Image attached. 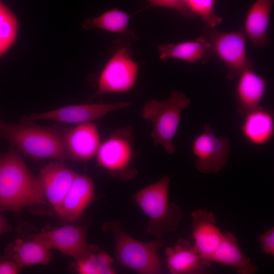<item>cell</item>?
Wrapping results in <instances>:
<instances>
[{
  "label": "cell",
  "mask_w": 274,
  "mask_h": 274,
  "mask_svg": "<svg viewBox=\"0 0 274 274\" xmlns=\"http://www.w3.org/2000/svg\"><path fill=\"white\" fill-rule=\"evenodd\" d=\"M191 218L193 245L202 257L211 262L212 256L222 239L223 232L217 225L214 214L205 209L192 211Z\"/></svg>",
  "instance_id": "obj_12"
},
{
  "label": "cell",
  "mask_w": 274,
  "mask_h": 274,
  "mask_svg": "<svg viewBox=\"0 0 274 274\" xmlns=\"http://www.w3.org/2000/svg\"><path fill=\"white\" fill-rule=\"evenodd\" d=\"M152 7H160L174 9L179 12L185 18L192 19L186 9L184 0H145Z\"/></svg>",
  "instance_id": "obj_27"
},
{
  "label": "cell",
  "mask_w": 274,
  "mask_h": 274,
  "mask_svg": "<svg viewBox=\"0 0 274 274\" xmlns=\"http://www.w3.org/2000/svg\"><path fill=\"white\" fill-rule=\"evenodd\" d=\"M13 227L9 223L6 218L0 213V235L11 232Z\"/></svg>",
  "instance_id": "obj_30"
},
{
  "label": "cell",
  "mask_w": 274,
  "mask_h": 274,
  "mask_svg": "<svg viewBox=\"0 0 274 274\" xmlns=\"http://www.w3.org/2000/svg\"><path fill=\"white\" fill-rule=\"evenodd\" d=\"M131 102L91 104L66 106L42 113H33L26 118L30 121L51 120L66 123L81 124L100 119L111 112L125 108Z\"/></svg>",
  "instance_id": "obj_10"
},
{
  "label": "cell",
  "mask_w": 274,
  "mask_h": 274,
  "mask_svg": "<svg viewBox=\"0 0 274 274\" xmlns=\"http://www.w3.org/2000/svg\"><path fill=\"white\" fill-rule=\"evenodd\" d=\"M191 150L195 157V166L204 174H214L226 164L230 155V141L226 136H217L209 124L193 140Z\"/></svg>",
  "instance_id": "obj_9"
},
{
  "label": "cell",
  "mask_w": 274,
  "mask_h": 274,
  "mask_svg": "<svg viewBox=\"0 0 274 274\" xmlns=\"http://www.w3.org/2000/svg\"><path fill=\"white\" fill-rule=\"evenodd\" d=\"M241 126V133L250 144L262 146L267 144L274 134L273 113L261 106L244 115Z\"/></svg>",
  "instance_id": "obj_21"
},
{
  "label": "cell",
  "mask_w": 274,
  "mask_h": 274,
  "mask_svg": "<svg viewBox=\"0 0 274 274\" xmlns=\"http://www.w3.org/2000/svg\"><path fill=\"white\" fill-rule=\"evenodd\" d=\"M64 141L70 158L81 161L95 156L101 143L97 126L92 122L66 129Z\"/></svg>",
  "instance_id": "obj_17"
},
{
  "label": "cell",
  "mask_w": 274,
  "mask_h": 274,
  "mask_svg": "<svg viewBox=\"0 0 274 274\" xmlns=\"http://www.w3.org/2000/svg\"><path fill=\"white\" fill-rule=\"evenodd\" d=\"M114 260L106 252L93 245L75 260V269L80 274H114Z\"/></svg>",
  "instance_id": "obj_23"
},
{
  "label": "cell",
  "mask_w": 274,
  "mask_h": 274,
  "mask_svg": "<svg viewBox=\"0 0 274 274\" xmlns=\"http://www.w3.org/2000/svg\"><path fill=\"white\" fill-rule=\"evenodd\" d=\"M130 18V15L127 13L114 8L96 17L86 18L82 26L87 29L99 28L113 33H128Z\"/></svg>",
  "instance_id": "obj_24"
},
{
  "label": "cell",
  "mask_w": 274,
  "mask_h": 274,
  "mask_svg": "<svg viewBox=\"0 0 274 274\" xmlns=\"http://www.w3.org/2000/svg\"><path fill=\"white\" fill-rule=\"evenodd\" d=\"M133 155L132 128L128 126L101 142L95 156L99 166L112 177L128 180L136 174V170L130 167Z\"/></svg>",
  "instance_id": "obj_6"
},
{
  "label": "cell",
  "mask_w": 274,
  "mask_h": 274,
  "mask_svg": "<svg viewBox=\"0 0 274 274\" xmlns=\"http://www.w3.org/2000/svg\"><path fill=\"white\" fill-rule=\"evenodd\" d=\"M184 4L192 19L199 17L206 26L215 27L222 21L215 10L216 0H184Z\"/></svg>",
  "instance_id": "obj_26"
},
{
  "label": "cell",
  "mask_w": 274,
  "mask_h": 274,
  "mask_svg": "<svg viewBox=\"0 0 274 274\" xmlns=\"http://www.w3.org/2000/svg\"><path fill=\"white\" fill-rule=\"evenodd\" d=\"M157 50L159 57L162 60L175 59L189 63L199 61L204 63L213 56L211 44L204 35L194 40L161 44Z\"/></svg>",
  "instance_id": "obj_19"
},
{
  "label": "cell",
  "mask_w": 274,
  "mask_h": 274,
  "mask_svg": "<svg viewBox=\"0 0 274 274\" xmlns=\"http://www.w3.org/2000/svg\"><path fill=\"white\" fill-rule=\"evenodd\" d=\"M19 28L16 15L0 0V57L15 42Z\"/></svg>",
  "instance_id": "obj_25"
},
{
  "label": "cell",
  "mask_w": 274,
  "mask_h": 274,
  "mask_svg": "<svg viewBox=\"0 0 274 274\" xmlns=\"http://www.w3.org/2000/svg\"><path fill=\"white\" fill-rule=\"evenodd\" d=\"M76 174L57 162L44 167L37 177L45 199L57 214Z\"/></svg>",
  "instance_id": "obj_13"
},
{
  "label": "cell",
  "mask_w": 274,
  "mask_h": 274,
  "mask_svg": "<svg viewBox=\"0 0 274 274\" xmlns=\"http://www.w3.org/2000/svg\"><path fill=\"white\" fill-rule=\"evenodd\" d=\"M210 261L232 267L238 274H254L258 270L256 265L242 250L237 239L229 231L223 232L222 239Z\"/></svg>",
  "instance_id": "obj_22"
},
{
  "label": "cell",
  "mask_w": 274,
  "mask_h": 274,
  "mask_svg": "<svg viewBox=\"0 0 274 274\" xmlns=\"http://www.w3.org/2000/svg\"><path fill=\"white\" fill-rule=\"evenodd\" d=\"M260 248L267 255H274V227H271L258 237Z\"/></svg>",
  "instance_id": "obj_28"
},
{
  "label": "cell",
  "mask_w": 274,
  "mask_h": 274,
  "mask_svg": "<svg viewBox=\"0 0 274 274\" xmlns=\"http://www.w3.org/2000/svg\"><path fill=\"white\" fill-rule=\"evenodd\" d=\"M87 228L66 225L57 228L43 230L30 236L44 242L51 250L56 249L75 260L87 250Z\"/></svg>",
  "instance_id": "obj_11"
},
{
  "label": "cell",
  "mask_w": 274,
  "mask_h": 274,
  "mask_svg": "<svg viewBox=\"0 0 274 274\" xmlns=\"http://www.w3.org/2000/svg\"><path fill=\"white\" fill-rule=\"evenodd\" d=\"M237 78L235 89L236 112L244 116L261 106L267 82L255 71L253 62L248 64Z\"/></svg>",
  "instance_id": "obj_15"
},
{
  "label": "cell",
  "mask_w": 274,
  "mask_h": 274,
  "mask_svg": "<svg viewBox=\"0 0 274 274\" xmlns=\"http://www.w3.org/2000/svg\"><path fill=\"white\" fill-rule=\"evenodd\" d=\"M190 104V99L185 94L174 90L166 99H152L142 107V117L152 125L150 136L154 145L161 146L169 154L176 151L173 141L178 130L182 112Z\"/></svg>",
  "instance_id": "obj_4"
},
{
  "label": "cell",
  "mask_w": 274,
  "mask_h": 274,
  "mask_svg": "<svg viewBox=\"0 0 274 274\" xmlns=\"http://www.w3.org/2000/svg\"><path fill=\"white\" fill-rule=\"evenodd\" d=\"M25 241L17 238L5 248L4 256L14 261L20 268L25 266L47 265L52 259L51 249L40 239L30 237Z\"/></svg>",
  "instance_id": "obj_20"
},
{
  "label": "cell",
  "mask_w": 274,
  "mask_h": 274,
  "mask_svg": "<svg viewBox=\"0 0 274 274\" xmlns=\"http://www.w3.org/2000/svg\"><path fill=\"white\" fill-rule=\"evenodd\" d=\"M106 227L114 235L115 257L120 265L141 274L161 272L162 263L158 250L163 244L162 238L141 242L128 234L114 221L108 223Z\"/></svg>",
  "instance_id": "obj_5"
},
{
  "label": "cell",
  "mask_w": 274,
  "mask_h": 274,
  "mask_svg": "<svg viewBox=\"0 0 274 274\" xmlns=\"http://www.w3.org/2000/svg\"><path fill=\"white\" fill-rule=\"evenodd\" d=\"M1 120V119H0Z\"/></svg>",
  "instance_id": "obj_31"
},
{
  "label": "cell",
  "mask_w": 274,
  "mask_h": 274,
  "mask_svg": "<svg viewBox=\"0 0 274 274\" xmlns=\"http://www.w3.org/2000/svg\"><path fill=\"white\" fill-rule=\"evenodd\" d=\"M170 179L166 175L156 182L137 192L133 199L149 219L148 232L161 238L165 233L174 231L182 219L179 206L168 201Z\"/></svg>",
  "instance_id": "obj_3"
},
{
  "label": "cell",
  "mask_w": 274,
  "mask_h": 274,
  "mask_svg": "<svg viewBox=\"0 0 274 274\" xmlns=\"http://www.w3.org/2000/svg\"><path fill=\"white\" fill-rule=\"evenodd\" d=\"M26 118L17 124L0 120V137L25 156L33 159H54L62 162L70 158L64 136L66 128L42 127Z\"/></svg>",
  "instance_id": "obj_2"
},
{
  "label": "cell",
  "mask_w": 274,
  "mask_h": 274,
  "mask_svg": "<svg viewBox=\"0 0 274 274\" xmlns=\"http://www.w3.org/2000/svg\"><path fill=\"white\" fill-rule=\"evenodd\" d=\"M95 198L92 179L86 175L76 173L57 214L66 222L76 221Z\"/></svg>",
  "instance_id": "obj_16"
},
{
  "label": "cell",
  "mask_w": 274,
  "mask_h": 274,
  "mask_svg": "<svg viewBox=\"0 0 274 274\" xmlns=\"http://www.w3.org/2000/svg\"><path fill=\"white\" fill-rule=\"evenodd\" d=\"M138 72V63L133 60L128 49L118 48L100 74L95 95L129 90L136 82Z\"/></svg>",
  "instance_id": "obj_8"
},
{
  "label": "cell",
  "mask_w": 274,
  "mask_h": 274,
  "mask_svg": "<svg viewBox=\"0 0 274 274\" xmlns=\"http://www.w3.org/2000/svg\"><path fill=\"white\" fill-rule=\"evenodd\" d=\"M274 0H255L245 17L242 30L255 48L268 47L270 16Z\"/></svg>",
  "instance_id": "obj_18"
},
{
  "label": "cell",
  "mask_w": 274,
  "mask_h": 274,
  "mask_svg": "<svg viewBox=\"0 0 274 274\" xmlns=\"http://www.w3.org/2000/svg\"><path fill=\"white\" fill-rule=\"evenodd\" d=\"M21 268L11 259L0 256V274H17Z\"/></svg>",
  "instance_id": "obj_29"
},
{
  "label": "cell",
  "mask_w": 274,
  "mask_h": 274,
  "mask_svg": "<svg viewBox=\"0 0 274 274\" xmlns=\"http://www.w3.org/2000/svg\"><path fill=\"white\" fill-rule=\"evenodd\" d=\"M166 263L172 274H203L207 273L211 262L200 254L193 244L180 239L165 250Z\"/></svg>",
  "instance_id": "obj_14"
},
{
  "label": "cell",
  "mask_w": 274,
  "mask_h": 274,
  "mask_svg": "<svg viewBox=\"0 0 274 274\" xmlns=\"http://www.w3.org/2000/svg\"><path fill=\"white\" fill-rule=\"evenodd\" d=\"M204 35L211 44L213 56L217 57L225 65L228 81L234 79L250 63L247 57V38L242 30L223 32L215 28L204 26Z\"/></svg>",
  "instance_id": "obj_7"
},
{
  "label": "cell",
  "mask_w": 274,
  "mask_h": 274,
  "mask_svg": "<svg viewBox=\"0 0 274 274\" xmlns=\"http://www.w3.org/2000/svg\"><path fill=\"white\" fill-rule=\"evenodd\" d=\"M46 203L38 178L13 147L0 155V213Z\"/></svg>",
  "instance_id": "obj_1"
}]
</instances>
